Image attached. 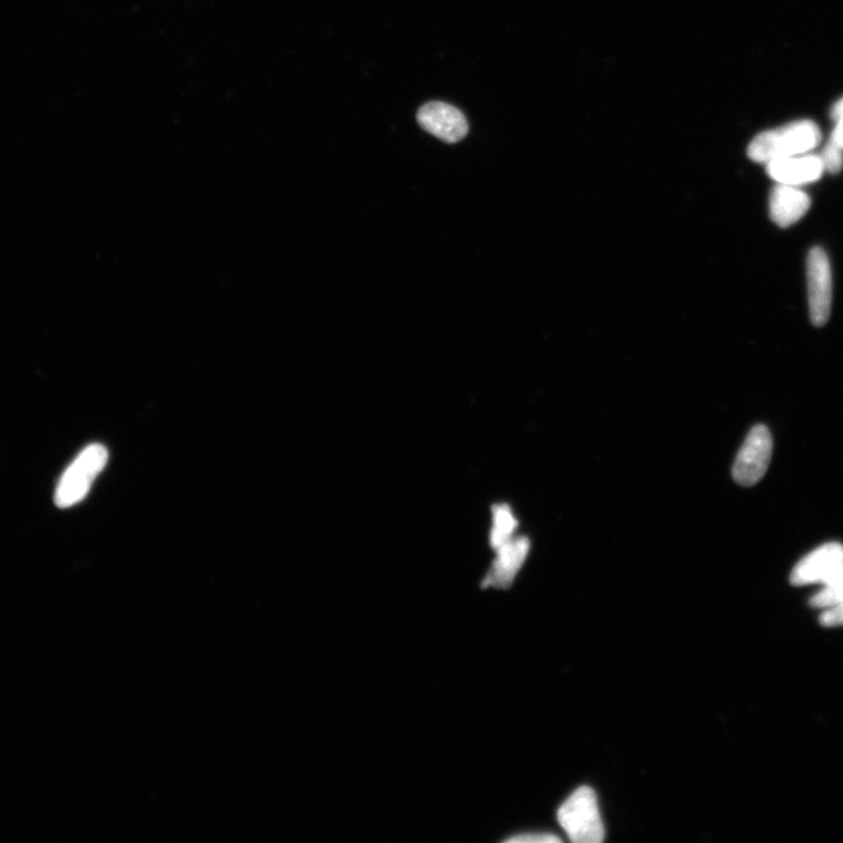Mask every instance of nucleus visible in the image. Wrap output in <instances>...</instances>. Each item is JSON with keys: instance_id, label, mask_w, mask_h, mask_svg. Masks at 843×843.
I'll use <instances>...</instances> for the list:
<instances>
[{"instance_id": "f257e3e1", "label": "nucleus", "mask_w": 843, "mask_h": 843, "mask_svg": "<svg viewBox=\"0 0 843 843\" xmlns=\"http://www.w3.org/2000/svg\"><path fill=\"white\" fill-rule=\"evenodd\" d=\"M822 141V133L812 121H797L762 133L751 143L748 156L756 163L806 154Z\"/></svg>"}, {"instance_id": "f03ea898", "label": "nucleus", "mask_w": 843, "mask_h": 843, "mask_svg": "<svg viewBox=\"0 0 843 843\" xmlns=\"http://www.w3.org/2000/svg\"><path fill=\"white\" fill-rule=\"evenodd\" d=\"M558 822L575 843H600L605 839L597 794L588 786L579 787L560 806Z\"/></svg>"}, {"instance_id": "7ed1b4c3", "label": "nucleus", "mask_w": 843, "mask_h": 843, "mask_svg": "<svg viewBox=\"0 0 843 843\" xmlns=\"http://www.w3.org/2000/svg\"><path fill=\"white\" fill-rule=\"evenodd\" d=\"M107 462L108 451L102 444H90L84 449L58 483L55 496L57 507L67 509L80 503Z\"/></svg>"}, {"instance_id": "20e7f679", "label": "nucleus", "mask_w": 843, "mask_h": 843, "mask_svg": "<svg viewBox=\"0 0 843 843\" xmlns=\"http://www.w3.org/2000/svg\"><path fill=\"white\" fill-rule=\"evenodd\" d=\"M772 451L773 440L768 428L763 424L752 428L733 468L735 482L746 488L759 483L767 472Z\"/></svg>"}, {"instance_id": "39448f33", "label": "nucleus", "mask_w": 843, "mask_h": 843, "mask_svg": "<svg viewBox=\"0 0 843 843\" xmlns=\"http://www.w3.org/2000/svg\"><path fill=\"white\" fill-rule=\"evenodd\" d=\"M843 579V546L829 542L797 562L790 577L793 586L832 585Z\"/></svg>"}, {"instance_id": "423d86ee", "label": "nucleus", "mask_w": 843, "mask_h": 843, "mask_svg": "<svg viewBox=\"0 0 843 843\" xmlns=\"http://www.w3.org/2000/svg\"><path fill=\"white\" fill-rule=\"evenodd\" d=\"M807 281L811 321L815 326H824L832 310V272L823 248L815 247L808 255Z\"/></svg>"}, {"instance_id": "0eeeda50", "label": "nucleus", "mask_w": 843, "mask_h": 843, "mask_svg": "<svg viewBox=\"0 0 843 843\" xmlns=\"http://www.w3.org/2000/svg\"><path fill=\"white\" fill-rule=\"evenodd\" d=\"M419 125L429 134L447 144L463 140L469 131L464 114L444 102H429L418 112Z\"/></svg>"}, {"instance_id": "6e6552de", "label": "nucleus", "mask_w": 843, "mask_h": 843, "mask_svg": "<svg viewBox=\"0 0 843 843\" xmlns=\"http://www.w3.org/2000/svg\"><path fill=\"white\" fill-rule=\"evenodd\" d=\"M531 550L528 537H513L496 550L497 556L483 579L484 588L508 589L512 586Z\"/></svg>"}, {"instance_id": "1a4fd4ad", "label": "nucleus", "mask_w": 843, "mask_h": 843, "mask_svg": "<svg viewBox=\"0 0 843 843\" xmlns=\"http://www.w3.org/2000/svg\"><path fill=\"white\" fill-rule=\"evenodd\" d=\"M766 165L774 180L791 187L813 184L825 171L820 156L806 154L774 159Z\"/></svg>"}, {"instance_id": "9d476101", "label": "nucleus", "mask_w": 843, "mask_h": 843, "mask_svg": "<svg viewBox=\"0 0 843 843\" xmlns=\"http://www.w3.org/2000/svg\"><path fill=\"white\" fill-rule=\"evenodd\" d=\"M811 207L810 197L796 187L778 185L771 193L770 215L782 227L802 219Z\"/></svg>"}, {"instance_id": "9b49d317", "label": "nucleus", "mask_w": 843, "mask_h": 843, "mask_svg": "<svg viewBox=\"0 0 843 843\" xmlns=\"http://www.w3.org/2000/svg\"><path fill=\"white\" fill-rule=\"evenodd\" d=\"M517 528L518 520L509 504H496L492 507L490 546L494 551L514 537Z\"/></svg>"}, {"instance_id": "f8f14e48", "label": "nucleus", "mask_w": 843, "mask_h": 843, "mask_svg": "<svg viewBox=\"0 0 843 843\" xmlns=\"http://www.w3.org/2000/svg\"><path fill=\"white\" fill-rule=\"evenodd\" d=\"M843 602V579L825 586L810 600V606L816 609H826Z\"/></svg>"}, {"instance_id": "ddd939ff", "label": "nucleus", "mask_w": 843, "mask_h": 843, "mask_svg": "<svg viewBox=\"0 0 843 843\" xmlns=\"http://www.w3.org/2000/svg\"><path fill=\"white\" fill-rule=\"evenodd\" d=\"M842 149L835 146L833 143H830L826 148L824 149L823 154L820 155V159H822V164L825 171H829L831 174H837L843 166V154Z\"/></svg>"}, {"instance_id": "4468645a", "label": "nucleus", "mask_w": 843, "mask_h": 843, "mask_svg": "<svg viewBox=\"0 0 843 843\" xmlns=\"http://www.w3.org/2000/svg\"><path fill=\"white\" fill-rule=\"evenodd\" d=\"M820 624L827 628L843 626V602L826 608L825 611L820 615Z\"/></svg>"}, {"instance_id": "2eb2a0df", "label": "nucleus", "mask_w": 843, "mask_h": 843, "mask_svg": "<svg viewBox=\"0 0 843 843\" xmlns=\"http://www.w3.org/2000/svg\"><path fill=\"white\" fill-rule=\"evenodd\" d=\"M833 118L836 121V127L832 134L831 143L843 150V99L834 106Z\"/></svg>"}, {"instance_id": "dca6fc26", "label": "nucleus", "mask_w": 843, "mask_h": 843, "mask_svg": "<svg viewBox=\"0 0 843 843\" xmlns=\"http://www.w3.org/2000/svg\"><path fill=\"white\" fill-rule=\"evenodd\" d=\"M560 841H561L560 837L552 834H545V833L543 834L542 833L520 834L508 840V842H514V843H556Z\"/></svg>"}]
</instances>
